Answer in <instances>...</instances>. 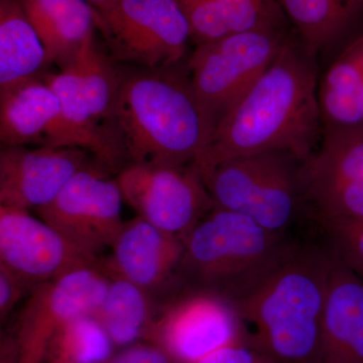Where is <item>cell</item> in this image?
I'll list each match as a JSON object with an SVG mask.
<instances>
[{
    "mask_svg": "<svg viewBox=\"0 0 363 363\" xmlns=\"http://www.w3.org/2000/svg\"><path fill=\"white\" fill-rule=\"evenodd\" d=\"M333 253L303 236L262 286L236 305L252 343L276 363H321Z\"/></svg>",
    "mask_w": 363,
    "mask_h": 363,
    "instance_id": "7a4b0ae2",
    "label": "cell"
},
{
    "mask_svg": "<svg viewBox=\"0 0 363 363\" xmlns=\"http://www.w3.org/2000/svg\"><path fill=\"white\" fill-rule=\"evenodd\" d=\"M105 363H173L168 353L156 344L135 343Z\"/></svg>",
    "mask_w": 363,
    "mask_h": 363,
    "instance_id": "83f0119b",
    "label": "cell"
},
{
    "mask_svg": "<svg viewBox=\"0 0 363 363\" xmlns=\"http://www.w3.org/2000/svg\"><path fill=\"white\" fill-rule=\"evenodd\" d=\"M47 52L48 66L67 61L97 30L87 0H18Z\"/></svg>",
    "mask_w": 363,
    "mask_h": 363,
    "instance_id": "ffe728a7",
    "label": "cell"
},
{
    "mask_svg": "<svg viewBox=\"0 0 363 363\" xmlns=\"http://www.w3.org/2000/svg\"><path fill=\"white\" fill-rule=\"evenodd\" d=\"M109 175L104 167L83 169L54 200L37 209L40 219L99 257L112 247L125 222L123 194Z\"/></svg>",
    "mask_w": 363,
    "mask_h": 363,
    "instance_id": "4fadbf2b",
    "label": "cell"
},
{
    "mask_svg": "<svg viewBox=\"0 0 363 363\" xmlns=\"http://www.w3.org/2000/svg\"><path fill=\"white\" fill-rule=\"evenodd\" d=\"M33 286L23 277L0 266V321L2 324L9 319L21 301L28 298Z\"/></svg>",
    "mask_w": 363,
    "mask_h": 363,
    "instance_id": "484cf974",
    "label": "cell"
},
{
    "mask_svg": "<svg viewBox=\"0 0 363 363\" xmlns=\"http://www.w3.org/2000/svg\"><path fill=\"white\" fill-rule=\"evenodd\" d=\"M303 160L281 150L227 160L201 172L215 206L284 235L316 231L302 183Z\"/></svg>",
    "mask_w": 363,
    "mask_h": 363,
    "instance_id": "5b68a950",
    "label": "cell"
},
{
    "mask_svg": "<svg viewBox=\"0 0 363 363\" xmlns=\"http://www.w3.org/2000/svg\"><path fill=\"white\" fill-rule=\"evenodd\" d=\"M47 66L42 40L18 0H0V91L42 75Z\"/></svg>",
    "mask_w": 363,
    "mask_h": 363,
    "instance_id": "44dd1931",
    "label": "cell"
},
{
    "mask_svg": "<svg viewBox=\"0 0 363 363\" xmlns=\"http://www.w3.org/2000/svg\"><path fill=\"white\" fill-rule=\"evenodd\" d=\"M315 226L334 257L363 279V218L319 221Z\"/></svg>",
    "mask_w": 363,
    "mask_h": 363,
    "instance_id": "d4e9b609",
    "label": "cell"
},
{
    "mask_svg": "<svg viewBox=\"0 0 363 363\" xmlns=\"http://www.w3.org/2000/svg\"><path fill=\"white\" fill-rule=\"evenodd\" d=\"M111 255L102 257L109 278L125 279L150 294L173 286L184 252V241L138 216L124 222Z\"/></svg>",
    "mask_w": 363,
    "mask_h": 363,
    "instance_id": "2e32d148",
    "label": "cell"
},
{
    "mask_svg": "<svg viewBox=\"0 0 363 363\" xmlns=\"http://www.w3.org/2000/svg\"><path fill=\"white\" fill-rule=\"evenodd\" d=\"M259 363H276L274 362V360L271 359L266 353H264V357L262 358V360H260Z\"/></svg>",
    "mask_w": 363,
    "mask_h": 363,
    "instance_id": "1f68e13d",
    "label": "cell"
},
{
    "mask_svg": "<svg viewBox=\"0 0 363 363\" xmlns=\"http://www.w3.org/2000/svg\"><path fill=\"white\" fill-rule=\"evenodd\" d=\"M303 236L272 233L245 215L215 206L184 238L178 285L213 294L235 307L267 281Z\"/></svg>",
    "mask_w": 363,
    "mask_h": 363,
    "instance_id": "277c9868",
    "label": "cell"
},
{
    "mask_svg": "<svg viewBox=\"0 0 363 363\" xmlns=\"http://www.w3.org/2000/svg\"><path fill=\"white\" fill-rule=\"evenodd\" d=\"M98 45L95 35L60 65L59 73L42 74L61 104L79 147L111 174L128 164L113 123L121 71Z\"/></svg>",
    "mask_w": 363,
    "mask_h": 363,
    "instance_id": "8992f818",
    "label": "cell"
},
{
    "mask_svg": "<svg viewBox=\"0 0 363 363\" xmlns=\"http://www.w3.org/2000/svg\"><path fill=\"white\" fill-rule=\"evenodd\" d=\"M114 344L93 316L69 322L52 337L45 363H105L112 357Z\"/></svg>",
    "mask_w": 363,
    "mask_h": 363,
    "instance_id": "cb8c5ba5",
    "label": "cell"
},
{
    "mask_svg": "<svg viewBox=\"0 0 363 363\" xmlns=\"http://www.w3.org/2000/svg\"><path fill=\"white\" fill-rule=\"evenodd\" d=\"M250 339L247 324L228 301L180 288L162 304L145 340L166 351L173 363H195Z\"/></svg>",
    "mask_w": 363,
    "mask_h": 363,
    "instance_id": "9c48e42d",
    "label": "cell"
},
{
    "mask_svg": "<svg viewBox=\"0 0 363 363\" xmlns=\"http://www.w3.org/2000/svg\"><path fill=\"white\" fill-rule=\"evenodd\" d=\"M101 259L28 210L0 205V266L33 286L79 269L101 267Z\"/></svg>",
    "mask_w": 363,
    "mask_h": 363,
    "instance_id": "5bb4252c",
    "label": "cell"
},
{
    "mask_svg": "<svg viewBox=\"0 0 363 363\" xmlns=\"http://www.w3.org/2000/svg\"><path fill=\"white\" fill-rule=\"evenodd\" d=\"M317 97L324 131L363 128V33L319 76Z\"/></svg>",
    "mask_w": 363,
    "mask_h": 363,
    "instance_id": "d6986e66",
    "label": "cell"
},
{
    "mask_svg": "<svg viewBox=\"0 0 363 363\" xmlns=\"http://www.w3.org/2000/svg\"><path fill=\"white\" fill-rule=\"evenodd\" d=\"M318 55L293 33L269 68L238 100L198 157L200 172L234 157L288 152L305 161L324 128L318 104Z\"/></svg>",
    "mask_w": 363,
    "mask_h": 363,
    "instance_id": "6da1fadb",
    "label": "cell"
},
{
    "mask_svg": "<svg viewBox=\"0 0 363 363\" xmlns=\"http://www.w3.org/2000/svg\"><path fill=\"white\" fill-rule=\"evenodd\" d=\"M108 289L92 316L104 327L114 346L145 340L160 311L152 294L125 279L109 278Z\"/></svg>",
    "mask_w": 363,
    "mask_h": 363,
    "instance_id": "7402d4cb",
    "label": "cell"
},
{
    "mask_svg": "<svg viewBox=\"0 0 363 363\" xmlns=\"http://www.w3.org/2000/svg\"><path fill=\"white\" fill-rule=\"evenodd\" d=\"M113 123L128 164H191L214 135L186 64L160 70L121 71Z\"/></svg>",
    "mask_w": 363,
    "mask_h": 363,
    "instance_id": "3957f363",
    "label": "cell"
},
{
    "mask_svg": "<svg viewBox=\"0 0 363 363\" xmlns=\"http://www.w3.org/2000/svg\"><path fill=\"white\" fill-rule=\"evenodd\" d=\"M109 281L101 267H87L33 286L13 334L21 363H45L55 334L74 319L92 316Z\"/></svg>",
    "mask_w": 363,
    "mask_h": 363,
    "instance_id": "8fae6325",
    "label": "cell"
},
{
    "mask_svg": "<svg viewBox=\"0 0 363 363\" xmlns=\"http://www.w3.org/2000/svg\"><path fill=\"white\" fill-rule=\"evenodd\" d=\"M321 363H363V279L335 257L327 294Z\"/></svg>",
    "mask_w": 363,
    "mask_h": 363,
    "instance_id": "ac0fdd59",
    "label": "cell"
},
{
    "mask_svg": "<svg viewBox=\"0 0 363 363\" xmlns=\"http://www.w3.org/2000/svg\"><path fill=\"white\" fill-rule=\"evenodd\" d=\"M293 33L286 26L233 33L195 45L187 70L214 133L222 119L278 57Z\"/></svg>",
    "mask_w": 363,
    "mask_h": 363,
    "instance_id": "52a82bcc",
    "label": "cell"
},
{
    "mask_svg": "<svg viewBox=\"0 0 363 363\" xmlns=\"http://www.w3.org/2000/svg\"><path fill=\"white\" fill-rule=\"evenodd\" d=\"M87 1L92 4L93 6H97L99 4H104L106 0H87Z\"/></svg>",
    "mask_w": 363,
    "mask_h": 363,
    "instance_id": "4dcf8cb0",
    "label": "cell"
},
{
    "mask_svg": "<svg viewBox=\"0 0 363 363\" xmlns=\"http://www.w3.org/2000/svg\"><path fill=\"white\" fill-rule=\"evenodd\" d=\"M346 6L357 16L363 13V0H345Z\"/></svg>",
    "mask_w": 363,
    "mask_h": 363,
    "instance_id": "f546056e",
    "label": "cell"
},
{
    "mask_svg": "<svg viewBox=\"0 0 363 363\" xmlns=\"http://www.w3.org/2000/svg\"><path fill=\"white\" fill-rule=\"evenodd\" d=\"M264 355L250 339L222 347L195 363H259Z\"/></svg>",
    "mask_w": 363,
    "mask_h": 363,
    "instance_id": "4316f807",
    "label": "cell"
},
{
    "mask_svg": "<svg viewBox=\"0 0 363 363\" xmlns=\"http://www.w3.org/2000/svg\"><path fill=\"white\" fill-rule=\"evenodd\" d=\"M95 167L104 166L75 147H1L0 205L39 209L54 200L76 174Z\"/></svg>",
    "mask_w": 363,
    "mask_h": 363,
    "instance_id": "9a60e30c",
    "label": "cell"
},
{
    "mask_svg": "<svg viewBox=\"0 0 363 363\" xmlns=\"http://www.w3.org/2000/svg\"><path fill=\"white\" fill-rule=\"evenodd\" d=\"M94 7L114 61L149 70L187 63L194 42L175 0H106Z\"/></svg>",
    "mask_w": 363,
    "mask_h": 363,
    "instance_id": "ba28073f",
    "label": "cell"
},
{
    "mask_svg": "<svg viewBox=\"0 0 363 363\" xmlns=\"http://www.w3.org/2000/svg\"><path fill=\"white\" fill-rule=\"evenodd\" d=\"M1 147H79L56 93L42 75L0 91Z\"/></svg>",
    "mask_w": 363,
    "mask_h": 363,
    "instance_id": "e0dca14e",
    "label": "cell"
},
{
    "mask_svg": "<svg viewBox=\"0 0 363 363\" xmlns=\"http://www.w3.org/2000/svg\"><path fill=\"white\" fill-rule=\"evenodd\" d=\"M0 363H21L18 344L13 334H2L0 341Z\"/></svg>",
    "mask_w": 363,
    "mask_h": 363,
    "instance_id": "f1b7e54d",
    "label": "cell"
},
{
    "mask_svg": "<svg viewBox=\"0 0 363 363\" xmlns=\"http://www.w3.org/2000/svg\"><path fill=\"white\" fill-rule=\"evenodd\" d=\"M303 44L319 56L339 42L357 20L345 0H276Z\"/></svg>",
    "mask_w": 363,
    "mask_h": 363,
    "instance_id": "603a6c76",
    "label": "cell"
},
{
    "mask_svg": "<svg viewBox=\"0 0 363 363\" xmlns=\"http://www.w3.org/2000/svg\"><path fill=\"white\" fill-rule=\"evenodd\" d=\"M116 181L138 216L182 240L215 204L196 162L126 164Z\"/></svg>",
    "mask_w": 363,
    "mask_h": 363,
    "instance_id": "30bf717a",
    "label": "cell"
},
{
    "mask_svg": "<svg viewBox=\"0 0 363 363\" xmlns=\"http://www.w3.org/2000/svg\"><path fill=\"white\" fill-rule=\"evenodd\" d=\"M302 183L314 224L363 218V128L325 130L303 162Z\"/></svg>",
    "mask_w": 363,
    "mask_h": 363,
    "instance_id": "7c38bea8",
    "label": "cell"
}]
</instances>
